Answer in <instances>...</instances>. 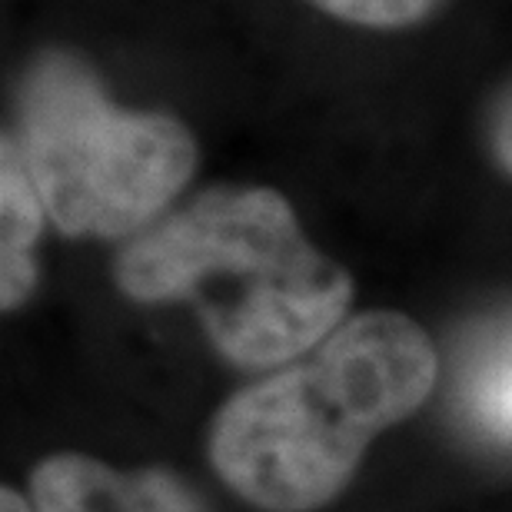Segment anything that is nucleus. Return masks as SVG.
I'll return each instance as SVG.
<instances>
[{
	"instance_id": "1a4fd4ad",
	"label": "nucleus",
	"mask_w": 512,
	"mask_h": 512,
	"mask_svg": "<svg viewBox=\"0 0 512 512\" xmlns=\"http://www.w3.org/2000/svg\"><path fill=\"white\" fill-rule=\"evenodd\" d=\"M0 512H34V503H27L24 496L7 486L4 493H0Z\"/></svg>"
},
{
	"instance_id": "0eeeda50",
	"label": "nucleus",
	"mask_w": 512,
	"mask_h": 512,
	"mask_svg": "<svg viewBox=\"0 0 512 512\" xmlns=\"http://www.w3.org/2000/svg\"><path fill=\"white\" fill-rule=\"evenodd\" d=\"M323 14L356 27L373 30H403L413 24H423L433 17L446 0H310Z\"/></svg>"
},
{
	"instance_id": "423d86ee",
	"label": "nucleus",
	"mask_w": 512,
	"mask_h": 512,
	"mask_svg": "<svg viewBox=\"0 0 512 512\" xmlns=\"http://www.w3.org/2000/svg\"><path fill=\"white\" fill-rule=\"evenodd\" d=\"M456 396L476 433L512 446V313L473 336L459 366Z\"/></svg>"
},
{
	"instance_id": "39448f33",
	"label": "nucleus",
	"mask_w": 512,
	"mask_h": 512,
	"mask_svg": "<svg viewBox=\"0 0 512 512\" xmlns=\"http://www.w3.org/2000/svg\"><path fill=\"white\" fill-rule=\"evenodd\" d=\"M47 210L14 140L4 137L0 160V306L17 310L37 286V240L44 233Z\"/></svg>"
},
{
	"instance_id": "20e7f679",
	"label": "nucleus",
	"mask_w": 512,
	"mask_h": 512,
	"mask_svg": "<svg viewBox=\"0 0 512 512\" xmlns=\"http://www.w3.org/2000/svg\"><path fill=\"white\" fill-rule=\"evenodd\" d=\"M34 512H203L197 493L167 469H120L84 453H57L30 473Z\"/></svg>"
},
{
	"instance_id": "f03ea898",
	"label": "nucleus",
	"mask_w": 512,
	"mask_h": 512,
	"mask_svg": "<svg viewBox=\"0 0 512 512\" xmlns=\"http://www.w3.org/2000/svg\"><path fill=\"white\" fill-rule=\"evenodd\" d=\"M137 303H187L243 370L293 363L346 320L353 276L306 240L270 187L217 183L127 240L114 263Z\"/></svg>"
},
{
	"instance_id": "6e6552de",
	"label": "nucleus",
	"mask_w": 512,
	"mask_h": 512,
	"mask_svg": "<svg viewBox=\"0 0 512 512\" xmlns=\"http://www.w3.org/2000/svg\"><path fill=\"white\" fill-rule=\"evenodd\" d=\"M486 137L496 163L512 177V80L496 90L486 117Z\"/></svg>"
},
{
	"instance_id": "f257e3e1",
	"label": "nucleus",
	"mask_w": 512,
	"mask_h": 512,
	"mask_svg": "<svg viewBox=\"0 0 512 512\" xmlns=\"http://www.w3.org/2000/svg\"><path fill=\"white\" fill-rule=\"evenodd\" d=\"M436 350L403 313L343 320L320 346L256 380L210 423V463L263 512H316L350 486L366 449L436 386Z\"/></svg>"
},
{
	"instance_id": "7ed1b4c3",
	"label": "nucleus",
	"mask_w": 512,
	"mask_h": 512,
	"mask_svg": "<svg viewBox=\"0 0 512 512\" xmlns=\"http://www.w3.org/2000/svg\"><path fill=\"white\" fill-rule=\"evenodd\" d=\"M7 137L47 220L67 237H137L170 213L200 157L183 120L117 107L70 50H44L27 64Z\"/></svg>"
}]
</instances>
